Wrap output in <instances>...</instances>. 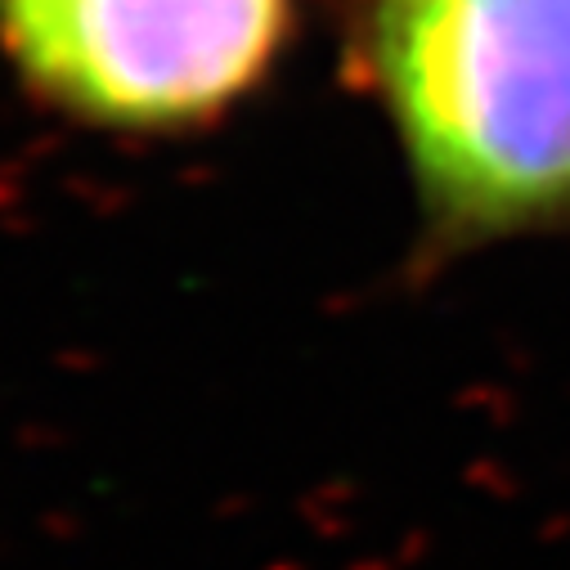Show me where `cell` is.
<instances>
[{"instance_id": "obj_1", "label": "cell", "mask_w": 570, "mask_h": 570, "mask_svg": "<svg viewBox=\"0 0 570 570\" xmlns=\"http://www.w3.org/2000/svg\"><path fill=\"white\" fill-rule=\"evenodd\" d=\"M355 55L441 243L570 225V0H368Z\"/></svg>"}, {"instance_id": "obj_2", "label": "cell", "mask_w": 570, "mask_h": 570, "mask_svg": "<svg viewBox=\"0 0 570 570\" xmlns=\"http://www.w3.org/2000/svg\"><path fill=\"white\" fill-rule=\"evenodd\" d=\"M293 32V0H0V46L55 112L189 130L247 99Z\"/></svg>"}]
</instances>
